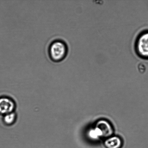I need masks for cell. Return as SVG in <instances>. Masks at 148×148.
I'll list each match as a JSON object with an SVG mask.
<instances>
[{
    "mask_svg": "<svg viewBox=\"0 0 148 148\" xmlns=\"http://www.w3.org/2000/svg\"><path fill=\"white\" fill-rule=\"evenodd\" d=\"M68 48L66 42L60 39L53 40L49 46V56L52 60L59 62L66 57Z\"/></svg>",
    "mask_w": 148,
    "mask_h": 148,
    "instance_id": "1",
    "label": "cell"
},
{
    "mask_svg": "<svg viewBox=\"0 0 148 148\" xmlns=\"http://www.w3.org/2000/svg\"><path fill=\"white\" fill-rule=\"evenodd\" d=\"M134 48L139 57L148 59V30H143L139 33L136 39Z\"/></svg>",
    "mask_w": 148,
    "mask_h": 148,
    "instance_id": "2",
    "label": "cell"
},
{
    "mask_svg": "<svg viewBox=\"0 0 148 148\" xmlns=\"http://www.w3.org/2000/svg\"><path fill=\"white\" fill-rule=\"evenodd\" d=\"M15 107L14 101L11 99L5 97L0 98V114L5 115L13 112Z\"/></svg>",
    "mask_w": 148,
    "mask_h": 148,
    "instance_id": "3",
    "label": "cell"
},
{
    "mask_svg": "<svg viewBox=\"0 0 148 148\" xmlns=\"http://www.w3.org/2000/svg\"><path fill=\"white\" fill-rule=\"evenodd\" d=\"M119 138L113 137L106 141L105 145L108 148H119L121 146Z\"/></svg>",
    "mask_w": 148,
    "mask_h": 148,
    "instance_id": "4",
    "label": "cell"
},
{
    "mask_svg": "<svg viewBox=\"0 0 148 148\" xmlns=\"http://www.w3.org/2000/svg\"><path fill=\"white\" fill-rule=\"evenodd\" d=\"M16 117V114L14 112L10 113L4 115L3 120L4 123L7 125H11L15 121Z\"/></svg>",
    "mask_w": 148,
    "mask_h": 148,
    "instance_id": "5",
    "label": "cell"
},
{
    "mask_svg": "<svg viewBox=\"0 0 148 148\" xmlns=\"http://www.w3.org/2000/svg\"><path fill=\"white\" fill-rule=\"evenodd\" d=\"M138 68L140 72L141 71L142 69H143V70H144L145 69V66L143 64H141L139 65Z\"/></svg>",
    "mask_w": 148,
    "mask_h": 148,
    "instance_id": "6",
    "label": "cell"
}]
</instances>
